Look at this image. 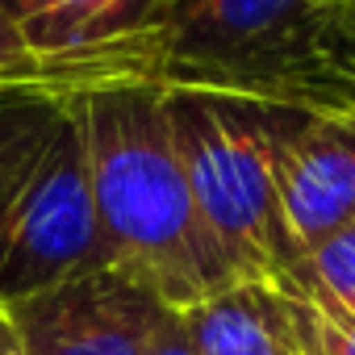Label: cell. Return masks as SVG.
<instances>
[{
  "mask_svg": "<svg viewBox=\"0 0 355 355\" xmlns=\"http://www.w3.org/2000/svg\"><path fill=\"white\" fill-rule=\"evenodd\" d=\"M167 121L201 222L234 280L288 284L305 251L288 234L255 105L209 92H167Z\"/></svg>",
  "mask_w": 355,
  "mask_h": 355,
  "instance_id": "obj_3",
  "label": "cell"
},
{
  "mask_svg": "<svg viewBox=\"0 0 355 355\" xmlns=\"http://www.w3.org/2000/svg\"><path fill=\"white\" fill-rule=\"evenodd\" d=\"M297 276L309 280L313 288L330 293V297L343 301L347 309H355V226H343L338 234H330V239H322L318 247H309ZM297 276H293V280H297Z\"/></svg>",
  "mask_w": 355,
  "mask_h": 355,
  "instance_id": "obj_11",
  "label": "cell"
},
{
  "mask_svg": "<svg viewBox=\"0 0 355 355\" xmlns=\"http://www.w3.org/2000/svg\"><path fill=\"white\" fill-rule=\"evenodd\" d=\"M76 109L109 263L175 313L239 284L193 201L167 121V92L155 84L105 88L76 96Z\"/></svg>",
  "mask_w": 355,
  "mask_h": 355,
  "instance_id": "obj_1",
  "label": "cell"
},
{
  "mask_svg": "<svg viewBox=\"0 0 355 355\" xmlns=\"http://www.w3.org/2000/svg\"><path fill=\"white\" fill-rule=\"evenodd\" d=\"M276 197L301 251L355 226V113L255 105Z\"/></svg>",
  "mask_w": 355,
  "mask_h": 355,
  "instance_id": "obj_5",
  "label": "cell"
},
{
  "mask_svg": "<svg viewBox=\"0 0 355 355\" xmlns=\"http://www.w3.org/2000/svg\"><path fill=\"white\" fill-rule=\"evenodd\" d=\"M88 142L76 101L0 180V305L105 268Z\"/></svg>",
  "mask_w": 355,
  "mask_h": 355,
  "instance_id": "obj_4",
  "label": "cell"
},
{
  "mask_svg": "<svg viewBox=\"0 0 355 355\" xmlns=\"http://www.w3.org/2000/svg\"><path fill=\"white\" fill-rule=\"evenodd\" d=\"M0 355H26L21 334H17V326H13V318H9L5 305H0Z\"/></svg>",
  "mask_w": 355,
  "mask_h": 355,
  "instance_id": "obj_13",
  "label": "cell"
},
{
  "mask_svg": "<svg viewBox=\"0 0 355 355\" xmlns=\"http://www.w3.org/2000/svg\"><path fill=\"white\" fill-rule=\"evenodd\" d=\"M67 101L55 96H34V92H0V180L5 171L46 138L55 117L63 113Z\"/></svg>",
  "mask_w": 355,
  "mask_h": 355,
  "instance_id": "obj_10",
  "label": "cell"
},
{
  "mask_svg": "<svg viewBox=\"0 0 355 355\" xmlns=\"http://www.w3.org/2000/svg\"><path fill=\"white\" fill-rule=\"evenodd\" d=\"M34 55H150L167 0H0Z\"/></svg>",
  "mask_w": 355,
  "mask_h": 355,
  "instance_id": "obj_7",
  "label": "cell"
},
{
  "mask_svg": "<svg viewBox=\"0 0 355 355\" xmlns=\"http://www.w3.org/2000/svg\"><path fill=\"white\" fill-rule=\"evenodd\" d=\"M146 355H197L180 313H167V322L159 326V334H155V343L146 347Z\"/></svg>",
  "mask_w": 355,
  "mask_h": 355,
  "instance_id": "obj_12",
  "label": "cell"
},
{
  "mask_svg": "<svg viewBox=\"0 0 355 355\" xmlns=\"http://www.w3.org/2000/svg\"><path fill=\"white\" fill-rule=\"evenodd\" d=\"M155 84L247 105L355 113V0H167Z\"/></svg>",
  "mask_w": 355,
  "mask_h": 355,
  "instance_id": "obj_2",
  "label": "cell"
},
{
  "mask_svg": "<svg viewBox=\"0 0 355 355\" xmlns=\"http://www.w3.org/2000/svg\"><path fill=\"white\" fill-rule=\"evenodd\" d=\"M180 318L197 355H297L284 293L263 280H239Z\"/></svg>",
  "mask_w": 355,
  "mask_h": 355,
  "instance_id": "obj_8",
  "label": "cell"
},
{
  "mask_svg": "<svg viewBox=\"0 0 355 355\" xmlns=\"http://www.w3.org/2000/svg\"><path fill=\"white\" fill-rule=\"evenodd\" d=\"M276 288L288 305L297 355H355V309H347L343 301H334L301 276Z\"/></svg>",
  "mask_w": 355,
  "mask_h": 355,
  "instance_id": "obj_9",
  "label": "cell"
},
{
  "mask_svg": "<svg viewBox=\"0 0 355 355\" xmlns=\"http://www.w3.org/2000/svg\"><path fill=\"white\" fill-rule=\"evenodd\" d=\"M26 355H146L167 309L130 272L105 263L5 305Z\"/></svg>",
  "mask_w": 355,
  "mask_h": 355,
  "instance_id": "obj_6",
  "label": "cell"
}]
</instances>
